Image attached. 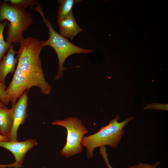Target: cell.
I'll return each mask as SVG.
<instances>
[{"label":"cell","instance_id":"6da1fadb","mask_svg":"<svg viewBox=\"0 0 168 168\" xmlns=\"http://www.w3.org/2000/svg\"><path fill=\"white\" fill-rule=\"evenodd\" d=\"M20 44L16 69L5 90L6 105L10 102L13 105L24 92L32 87L38 88L45 95L51 92V86L45 78L40 59L44 48L41 41L28 36Z\"/></svg>","mask_w":168,"mask_h":168},{"label":"cell","instance_id":"7a4b0ae2","mask_svg":"<svg viewBox=\"0 0 168 168\" xmlns=\"http://www.w3.org/2000/svg\"><path fill=\"white\" fill-rule=\"evenodd\" d=\"M134 119L133 117H129L119 122L120 116L117 115L108 125L101 127L97 132L89 136H84L82 144L86 149L87 157L92 158L94 150L97 147L108 145L113 148H117L124 133V127Z\"/></svg>","mask_w":168,"mask_h":168},{"label":"cell","instance_id":"3957f363","mask_svg":"<svg viewBox=\"0 0 168 168\" xmlns=\"http://www.w3.org/2000/svg\"><path fill=\"white\" fill-rule=\"evenodd\" d=\"M30 7L40 14L42 21L48 29L49 33L48 39L42 41L41 42L44 47L47 46H49L54 50L56 54L58 60V70L54 80H58L62 77L63 71L68 68L64 67L63 64L68 57L75 54H88L92 53L93 50L76 46L70 42L68 38L58 33L53 28L51 22L45 17L39 2L35 7Z\"/></svg>","mask_w":168,"mask_h":168},{"label":"cell","instance_id":"277c9868","mask_svg":"<svg viewBox=\"0 0 168 168\" xmlns=\"http://www.w3.org/2000/svg\"><path fill=\"white\" fill-rule=\"evenodd\" d=\"M8 21L6 41L20 44L24 39L23 33L33 22L32 14L25 9L12 5L5 0L0 2V22Z\"/></svg>","mask_w":168,"mask_h":168},{"label":"cell","instance_id":"5b68a950","mask_svg":"<svg viewBox=\"0 0 168 168\" xmlns=\"http://www.w3.org/2000/svg\"><path fill=\"white\" fill-rule=\"evenodd\" d=\"M51 124L63 127L67 130L66 143L60 151L62 155L69 158L81 153L83 147L82 141L88 131L79 119L68 117L53 121Z\"/></svg>","mask_w":168,"mask_h":168},{"label":"cell","instance_id":"8992f818","mask_svg":"<svg viewBox=\"0 0 168 168\" xmlns=\"http://www.w3.org/2000/svg\"><path fill=\"white\" fill-rule=\"evenodd\" d=\"M29 89L24 92L18 98L13 107L12 124L9 141H17V133L20 125L24 124L27 118Z\"/></svg>","mask_w":168,"mask_h":168},{"label":"cell","instance_id":"52a82bcc","mask_svg":"<svg viewBox=\"0 0 168 168\" xmlns=\"http://www.w3.org/2000/svg\"><path fill=\"white\" fill-rule=\"evenodd\" d=\"M38 142L35 139H30L22 142L7 141L0 142V147L4 148L11 152L14 156L16 163L19 168L22 167L26 153Z\"/></svg>","mask_w":168,"mask_h":168},{"label":"cell","instance_id":"ba28073f","mask_svg":"<svg viewBox=\"0 0 168 168\" xmlns=\"http://www.w3.org/2000/svg\"><path fill=\"white\" fill-rule=\"evenodd\" d=\"M17 52L14 49L12 44L7 53L0 61V81L5 84L6 78L8 74H13L15 71L18 62V59L15 57Z\"/></svg>","mask_w":168,"mask_h":168},{"label":"cell","instance_id":"9c48e42d","mask_svg":"<svg viewBox=\"0 0 168 168\" xmlns=\"http://www.w3.org/2000/svg\"><path fill=\"white\" fill-rule=\"evenodd\" d=\"M57 21L59 26V34L71 40L73 39L76 35L83 30L77 23L72 10L65 18Z\"/></svg>","mask_w":168,"mask_h":168},{"label":"cell","instance_id":"30bf717a","mask_svg":"<svg viewBox=\"0 0 168 168\" xmlns=\"http://www.w3.org/2000/svg\"><path fill=\"white\" fill-rule=\"evenodd\" d=\"M13 117V107L10 109L0 107V134L9 140Z\"/></svg>","mask_w":168,"mask_h":168},{"label":"cell","instance_id":"8fae6325","mask_svg":"<svg viewBox=\"0 0 168 168\" xmlns=\"http://www.w3.org/2000/svg\"><path fill=\"white\" fill-rule=\"evenodd\" d=\"M81 0H58L57 2L59 4L57 15V21L64 19L67 17L72 10L74 5Z\"/></svg>","mask_w":168,"mask_h":168},{"label":"cell","instance_id":"7c38bea8","mask_svg":"<svg viewBox=\"0 0 168 168\" xmlns=\"http://www.w3.org/2000/svg\"><path fill=\"white\" fill-rule=\"evenodd\" d=\"M8 23L6 20L2 22H0V61L5 55L12 44H10L4 40L3 33L4 28Z\"/></svg>","mask_w":168,"mask_h":168},{"label":"cell","instance_id":"4fadbf2b","mask_svg":"<svg viewBox=\"0 0 168 168\" xmlns=\"http://www.w3.org/2000/svg\"><path fill=\"white\" fill-rule=\"evenodd\" d=\"M13 6L25 9L28 7L36 6L38 3L36 0H5Z\"/></svg>","mask_w":168,"mask_h":168},{"label":"cell","instance_id":"5bb4252c","mask_svg":"<svg viewBox=\"0 0 168 168\" xmlns=\"http://www.w3.org/2000/svg\"><path fill=\"white\" fill-rule=\"evenodd\" d=\"M160 164L159 162H157L153 164L140 162L136 165L133 166L129 165L128 168H157Z\"/></svg>","mask_w":168,"mask_h":168},{"label":"cell","instance_id":"9a60e30c","mask_svg":"<svg viewBox=\"0 0 168 168\" xmlns=\"http://www.w3.org/2000/svg\"><path fill=\"white\" fill-rule=\"evenodd\" d=\"M6 88L5 84L0 81V101L5 106L6 105L5 92Z\"/></svg>","mask_w":168,"mask_h":168},{"label":"cell","instance_id":"2e32d148","mask_svg":"<svg viewBox=\"0 0 168 168\" xmlns=\"http://www.w3.org/2000/svg\"><path fill=\"white\" fill-rule=\"evenodd\" d=\"M168 105L160 104L149 105L145 107L144 109H156L161 110H168Z\"/></svg>","mask_w":168,"mask_h":168},{"label":"cell","instance_id":"e0dca14e","mask_svg":"<svg viewBox=\"0 0 168 168\" xmlns=\"http://www.w3.org/2000/svg\"><path fill=\"white\" fill-rule=\"evenodd\" d=\"M104 162L108 168H113L111 165L108 158V154L107 152H105L101 154Z\"/></svg>","mask_w":168,"mask_h":168},{"label":"cell","instance_id":"ac0fdd59","mask_svg":"<svg viewBox=\"0 0 168 168\" xmlns=\"http://www.w3.org/2000/svg\"><path fill=\"white\" fill-rule=\"evenodd\" d=\"M14 167L15 168H19V166L15 162L14 163L10 164L2 165L0 164V168H7Z\"/></svg>","mask_w":168,"mask_h":168},{"label":"cell","instance_id":"d6986e66","mask_svg":"<svg viewBox=\"0 0 168 168\" xmlns=\"http://www.w3.org/2000/svg\"><path fill=\"white\" fill-rule=\"evenodd\" d=\"M7 141H9L8 138L7 137L0 134V142Z\"/></svg>","mask_w":168,"mask_h":168},{"label":"cell","instance_id":"ffe728a7","mask_svg":"<svg viewBox=\"0 0 168 168\" xmlns=\"http://www.w3.org/2000/svg\"><path fill=\"white\" fill-rule=\"evenodd\" d=\"M0 107L3 108H7V107L4 105L0 101Z\"/></svg>","mask_w":168,"mask_h":168},{"label":"cell","instance_id":"44dd1931","mask_svg":"<svg viewBox=\"0 0 168 168\" xmlns=\"http://www.w3.org/2000/svg\"><path fill=\"white\" fill-rule=\"evenodd\" d=\"M42 168H45L44 167H43Z\"/></svg>","mask_w":168,"mask_h":168},{"label":"cell","instance_id":"7402d4cb","mask_svg":"<svg viewBox=\"0 0 168 168\" xmlns=\"http://www.w3.org/2000/svg\"></svg>","mask_w":168,"mask_h":168}]
</instances>
